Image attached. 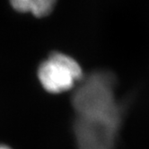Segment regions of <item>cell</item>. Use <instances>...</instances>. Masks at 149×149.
<instances>
[{
  "label": "cell",
  "instance_id": "1",
  "mask_svg": "<svg viewBox=\"0 0 149 149\" xmlns=\"http://www.w3.org/2000/svg\"><path fill=\"white\" fill-rule=\"evenodd\" d=\"M117 81L109 71H95L74 92V133L78 149H114L125 107L116 94Z\"/></svg>",
  "mask_w": 149,
  "mask_h": 149
},
{
  "label": "cell",
  "instance_id": "2",
  "mask_svg": "<svg viewBox=\"0 0 149 149\" xmlns=\"http://www.w3.org/2000/svg\"><path fill=\"white\" fill-rule=\"evenodd\" d=\"M38 77L43 88L51 93L67 92L83 79L78 62L61 52H53L38 69Z\"/></svg>",
  "mask_w": 149,
  "mask_h": 149
},
{
  "label": "cell",
  "instance_id": "3",
  "mask_svg": "<svg viewBox=\"0 0 149 149\" xmlns=\"http://www.w3.org/2000/svg\"><path fill=\"white\" fill-rule=\"evenodd\" d=\"M13 7L19 12L31 13L37 17L48 15L55 6L56 0H10Z\"/></svg>",
  "mask_w": 149,
  "mask_h": 149
},
{
  "label": "cell",
  "instance_id": "4",
  "mask_svg": "<svg viewBox=\"0 0 149 149\" xmlns=\"http://www.w3.org/2000/svg\"><path fill=\"white\" fill-rule=\"evenodd\" d=\"M0 149H12V148H10L8 146L6 145H0Z\"/></svg>",
  "mask_w": 149,
  "mask_h": 149
}]
</instances>
